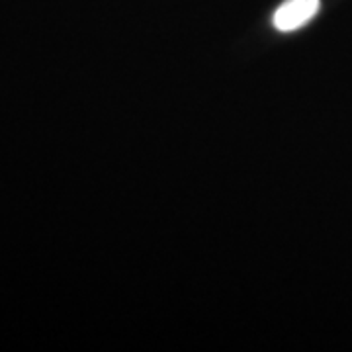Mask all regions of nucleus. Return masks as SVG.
I'll return each mask as SVG.
<instances>
[{"instance_id":"f257e3e1","label":"nucleus","mask_w":352,"mask_h":352,"mask_svg":"<svg viewBox=\"0 0 352 352\" xmlns=\"http://www.w3.org/2000/svg\"><path fill=\"white\" fill-rule=\"evenodd\" d=\"M319 0H284L272 16L278 32H294L307 24L319 12Z\"/></svg>"}]
</instances>
